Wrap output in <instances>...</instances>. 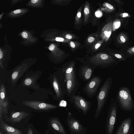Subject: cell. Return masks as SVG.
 <instances>
[{"instance_id": "f35d334b", "label": "cell", "mask_w": 134, "mask_h": 134, "mask_svg": "<svg viewBox=\"0 0 134 134\" xmlns=\"http://www.w3.org/2000/svg\"><path fill=\"white\" fill-rule=\"evenodd\" d=\"M38 1V0H32L31 2L33 3H37Z\"/></svg>"}, {"instance_id": "7c38bea8", "label": "cell", "mask_w": 134, "mask_h": 134, "mask_svg": "<svg viewBox=\"0 0 134 134\" xmlns=\"http://www.w3.org/2000/svg\"><path fill=\"white\" fill-rule=\"evenodd\" d=\"M94 69L88 65L82 63L79 69L78 75L80 79L85 81H88L93 75Z\"/></svg>"}, {"instance_id": "1f68e13d", "label": "cell", "mask_w": 134, "mask_h": 134, "mask_svg": "<svg viewBox=\"0 0 134 134\" xmlns=\"http://www.w3.org/2000/svg\"><path fill=\"white\" fill-rule=\"evenodd\" d=\"M55 47V46L54 44H51L49 47V48L51 51H53Z\"/></svg>"}, {"instance_id": "e0dca14e", "label": "cell", "mask_w": 134, "mask_h": 134, "mask_svg": "<svg viewBox=\"0 0 134 134\" xmlns=\"http://www.w3.org/2000/svg\"><path fill=\"white\" fill-rule=\"evenodd\" d=\"M50 124L53 128L60 134H66L63 126L57 119L55 118L51 119Z\"/></svg>"}, {"instance_id": "484cf974", "label": "cell", "mask_w": 134, "mask_h": 134, "mask_svg": "<svg viewBox=\"0 0 134 134\" xmlns=\"http://www.w3.org/2000/svg\"><path fill=\"white\" fill-rule=\"evenodd\" d=\"M22 35L23 37L24 38H27L28 36L27 33L25 31H24L23 32L22 34Z\"/></svg>"}, {"instance_id": "74e56055", "label": "cell", "mask_w": 134, "mask_h": 134, "mask_svg": "<svg viewBox=\"0 0 134 134\" xmlns=\"http://www.w3.org/2000/svg\"><path fill=\"white\" fill-rule=\"evenodd\" d=\"M3 57V54L2 51H1V49H0V60H1V59Z\"/></svg>"}, {"instance_id": "7402d4cb", "label": "cell", "mask_w": 134, "mask_h": 134, "mask_svg": "<svg viewBox=\"0 0 134 134\" xmlns=\"http://www.w3.org/2000/svg\"><path fill=\"white\" fill-rule=\"evenodd\" d=\"M120 25L121 22L119 20L117 19L115 21L113 24V30L115 31L120 27Z\"/></svg>"}, {"instance_id": "4dcf8cb0", "label": "cell", "mask_w": 134, "mask_h": 134, "mask_svg": "<svg viewBox=\"0 0 134 134\" xmlns=\"http://www.w3.org/2000/svg\"><path fill=\"white\" fill-rule=\"evenodd\" d=\"M84 12L86 14H88L90 12L89 9L87 8H85L84 9Z\"/></svg>"}, {"instance_id": "f1b7e54d", "label": "cell", "mask_w": 134, "mask_h": 134, "mask_svg": "<svg viewBox=\"0 0 134 134\" xmlns=\"http://www.w3.org/2000/svg\"><path fill=\"white\" fill-rule=\"evenodd\" d=\"M94 38L92 37H90L88 39V41L90 43L93 42L94 40Z\"/></svg>"}, {"instance_id": "8fae6325", "label": "cell", "mask_w": 134, "mask_h": 134, "mask_svg": "<svg viewBox=\"0 0 134 134\" xmlns=\"http://www.w3.org/2000/svg\"><path fill=\"white\" fill-rule=\"evenodd\" d=\"M30 65L24 64L19 65L13 71L11 75V81L13 85L29 68Z\"/></svg>"}, {"instance_id": "d590c367", "label": "cell", "mask_w": 134, "mask_h": 134, "mask_svg": "<svg viewBox=\"0 0 134 134\" xmlns=\"http://www.w3.org/2000/svg\"><path fill=\"white\" fill-rule=\"evenodd\" d=\"M70 45L71 47L74 48L75 46V44L74 42L72 41H71L70 42Z\"/></svg>"}, {"instance_id": "cb8c5ba5", "label": "cell", "mask_w": 134, "mask_h": 134, "mask_svg": "<svg viewBox=\"0 0 134 134\" xmlns=\"http://www.w3.org/2000/svg\"><path fill=\"white\" fill-rule=\"evenodd\" d=\"M127 52L130 55L134 54V47L129 48L127 50Z\"/></svg>"}, {"instance_id": "8992f818", "label": "cell", "mask_w": 134, "mask_h": 134, "mask_svg": "<svg viewBox=\"0 0 134 134\" xmlns=\"http://www.w3.org/2000/svg\"><path fill=\"white\" fill-rule=\"evenodd\" d=\"M118 110L117 102L112 100L108 110L106 123V134H113Z\"/></svg>"}, {"instance_id": "30bf717a", "label": "cell", "mask_w": 134, "mask_h": 134, "mask_svg": "<svg viewBox=\"0 0 134 134\" xmlns=\"http://www.w3.org/2000/svg\"><path fill=\"white\" fill-rule=\"evenodd\" d=\"M22 103L36 110H48L55 109L58 107L57 105L35 100L24 101L22 102Z\"/></svg>"}, {"instance_id": "f546056e", "label": "cell", "mask_w": 134, "mask_h": 134, "mask_svg": "<svg viewBox=\"0 0 134 134\" xmlns=\"http://www.w3.org/2000/svg\"><path fill=\"white\" fill-rule=\"evenodd\" d=\"M66 103V101L63 100H62L60 102V103L59 104V106L62 107H65L66 105L64 104V103Z\"/></svg>"}, {"instance_id": "ffe728a7", "label": "cell", "mask_w": 134, "mask_h": 134, "mask_svg": "<svg viewBox=\"0 0 134 134\" xmlns=\"http://www.w3.org/2000/svg\"><path fill=\"white\" fill-rule=\"evenodd\" d=\"M9 107V102L8 98H6L5 102L3 106L0 107V117L1 119L3 114H7L8 113Z\"/></svg>"}, {"instance_id": "ac0fdd59", "label": "cell", "mask_w": 134, "mask_h": 134, "mask_svg": "<svg viewBox=\"0 0 134 134\" xmlns=\"http://www.w3.org/2000/svg\"><path fill=\"white\" fill-rule=\"evenodd\" d=\"M38 76L34 75L32 76L28 77L25 79L23 81V85L25 86H31L36 82Z\"/></svg>"}, {"instance_id": "6da1fadb", "label": "cell", "mask_w": 134, "mask_h": 134, "mask_svg": "<svg viewBox=\"0 0 134 134\" xmlns=\"http://www.w3.org/2000/svg\"><path fill=\"white\" fill-rule=\"evenodd\" d=\"M62 68L64 75L66 84V96L70 98L76 95L79 86L76 63L74 60L70 61L63 65Z\"/></svg>"}, {"instance_id": "836d02e7", "label": "cell", "mask_w": 134, "mask_h": 134, "mask_svg": "<svg viewBox=\"0 0 134 134\" xmlns=\"http://www.w3.org/2000/svg\"><path fill=\"white\" fill-rule=\"evenodd\" d=\"M27 134H33L32 129L30 128H29Z\"/></svg>"}, {"instance_id": "ba28073f", "label": "cell", "mask_w": 134, "mask_h": 134, "mask_svg": "<svg viewBox=\"0 0 134 134\" xmlns=\"http://www.w3.org/2000/svg\"><path fill=\"white\" fill-rule=\"evenodd\" d=\"M102 81V79L99 76H94L83 88V91L88 97L92 98L94 97L97 93Z\"/></svg>"}, {"instance_id": "83f0119b", "label": "cell", "mask_w": 134, "mask_h": 134, "mask_svg": "<svg viewBox=\"0 0 134 134\" xmlns=\"http://www.w3.org/2000/svg\"><path fill=\"white\" fill-rule=\"evenodd\" d=\"M55 40L56 41L59 42H63L64 40L63 38L61 37H57L55 38Z\"/></svg>"}, {"instance_id": "52a82bcc", "label": "cell", "mask_w": 134, "mask_h": 134, "mask_svg": "<svg viewBox=\"0 0 134 134\" xmlns=\"http://www.w3.org/2000/svg\"><path fill=\"white\" fill-rule=\"evenodd\" d=\"M71 103L80 112L86 115L92 106L91 102L79 94L75 95L69 98Z\"/></svg>"}, {"instance_id": "5bb4252c", "label": "cell", "mask_w": 134, "mask_h": 134, "mask_svg": "<svg viewBox=\"0 0 134 134\" xmlns=\"http://www.w3.org/2000/svg\"><path fill=\"white\" fill-rule=\"evenodd\" d=\"M0 121L1 128L7 134H22L20 130L7 125L1 119Z\"/></svg>"}, {"instance_id": "8d00e7d4", "label": "cell", "mask_w": 134, "mask_h": 134, "mask_svg": "<svg viewBox=\"0 0 134 134\" xmlns=\"http://www.w3.org/2000/svg\"><path fill=\"white\" fill-rule=\"evenodd\" d=\"M101 44L100 43H98L95 46V49H97L100 46Z\"/></svg>"}, {"instance_id": "5b68a950", "label": "cell", "mask_w": 134, "mask_h": 134, "mask_svg": "<svg viewBox=\"0 0 134 134\" xmlns=\"http://www.w3.org/2000/svg\"><path fill=\"white\" fill-rule=\"evenodd\" d=\"M52 82L57 99L63 100L66 96L67 88L64 75L62 68L59 69V76L55 75L53 76Z\"/></svg>"}, {"instance_id": "603a6c76", "label": "cell", "mask_w": 134, "mask_h": 134, "mask_svg": "<svg viewBox=\"0 0 134 134\" xmlns=\"http://www.w3.org/2000/svg\"><path fill=\"white\" fill-rule=\"evenodd\" d=\"M104 5L106 7L105 9L107 12H111L115 10V8L114 7L109 3H106Z\"/></svg>"}, {"instance_id": "277c9868", "label": "cell", "mask_w": 134, "mask_h": 134, "mask_svg": "<svg viewBox=\"0 0 134 134\" xmlns=\"http://www.w3.org/2000/svg\"><path fill=\"white\" fill-rule=\"evenodd\" d=\"M116 100L120 108L124 110L129 111L134 108V103L128 87H122L119 89Z\"/></svg>"}, {"instance_id": "d6986e66", "label": "cell", "mask_w": 134, "mask_h": 134, "mask_svg": "<svg viewBox=\"0 0 134 134\" xmlns=\"http://www.w3.org/2000/svg\"><path fill=\"white\" fill-rule=\"evenodd\" d=\"M0 91V107H1L3 106L6 99L5 89L3 83L1 85Z\"/></svg>"}, {"instance_id": "9c48e42d", "label": "cell", "mask_w": 134, "mask_h": 134, "mask_svg": "<svg viewBox=\"0 0 134 134\" xmlns=\"http://www.w3.org/2000/svg\"><path fill=\"white\" fill-rule=\"evenodd\" d=\"M68 128L72 134H85L87 129L71 114L68 115L66 120Z\"/></svg>"}, {"instance_id": "d6a6232c", "label": "cell", "mask_w": 134, "mask_h": 134, "mask_svg": "<svg viewBox=\"0 0 134 134\" xmlns=\"http://www.w3.org/2000/svg\"><path fill=\"white\" fill-rule=\"evenodd\" d=\"M65 38L68 40H70L72 38V36L70 34H67L65 36Z\"/></svg>"}, {"instance_id": "44dd1931", "label": "cell", "mask_w": 134, "mask_h": 134, "mask_svg": "<svg viewBox=\"0 0 134 134\" xmlns=\"http://www.w3.org/2000/svg\"><path fill=\"white\" fill-rule=\"evenodd\" d=\"M127 39V36L124 33H121L119 35L117 41L120 44H123L126 42Z\"/></svg>"}, {"instance_id": "3957f363", "label": "cell", "mask_w": 134, "mask_h": 134, "mask_svg": "<svg viewBox=\"0 0 134 134\" xmlns=\"http://www.w3.org/2000/svg\"><path fill=\"white\" fill-rule=\"evenodd\" d=\"M113 83L111 77L108 78L101 87L97 96V105L95 114L97 119L100 114L106 102Z\"/></svg>"}, {"instance_id": "60d3db41", "label": "cell", "mask_w": 134, "mask_h": 134, "mask_svg": "<svg viewBox=\"0 0 134 134\" xmlns=\"http://www.w3.org/2000/svg\"><path fill=\"white\" fill-rule=\"evenodd\" d=\"M0 134H3L1 131L0 132Z\"/></svg>"}, {"instance_id": "e575fe53", "label": "cell", "mask_w": 134, "mask_h": 134, "mask_svg": "<svg viewBox=\"0 0 134 134\" xmlns=\"http://www.w3.org/2000/svg\"><path fill=\"white\" fill-rule=\"evenodd\" d=\"M21 12V10L19 9H16L13 12L15 14H17L20 13Z\"/></svg>"}, {"instance_id": "2e32d148", "label": "cell", "mask_w": 134, "mask_h": 134, "mask_svg": "<svg viewBox=\"0 0 134 134\" xmlns=\"http://www.w3.org/2000/svg\"><path fill=\"white\" fill-rule=\"evenodd\" d=\"M113 23L111 22L106 24L103 28L101 34L103 39L107 41L110 37L113 30Z\"/></svg>"}, {"instance_id": "4316f807", "label": "cell", "mask_w": 134, "mask_h": 134, "mask_svg": "<svg viewBox=\"0 0 134 134\" xmlns=\"http://www.w3.org/2000/svg\"><path fill=\"white\" fill-rule=\"evenodd\" d=\"M95 15L97 17H100L102 16L101 13L99 11H96L95 12Z\"/></svg>"}, {"instance_id": "4fadbf2b", "label": "cell", "mask_w": 134, "mask_h": 134, "mask_svg": "<svg viewBox=\"0 0 134 134\" xmlns=\"http://www.w3.org/2000/svg\"><path fill=\"white\" fill-rule=\"evenodd\" d=\"M132 121L130 117L123 120L118 127L116 134H131Z\"/></svg>"}, {"instance_id": "7a4b0ae2", "label": "cell", "mask_w": 134, "mask_h": 134, "mask_svg": "<svg viewBox=\"0 0 134 134\" xmlns=\"http://www.w3.org/2000/svg\"><path fill=\"white\" fill-rule=\"evenodd\" d=\"M81 62L88 65L93 69L97 68H106L111 66L112 68L119 62L113 56L105 53L97 55Z\"/></svg>"}, {"instance_id": "d4e9b609", "label": "cell", "mask_w": 134, "mask_h": 134, "mask_svg": "<svg viewBox=\"0 0 134 134\" xmlns=\"http://www.w3.org/2000/svg\"><path fill=\"white\" fill-rule=\"evenodd\" d=\"M120 16H121V17L123 18L128 17L130 16L129 14L126 13H121L120 15Z\"/></svg>"}, {"instance_id": "9a60e30c", "label": "cell", "mask_w": 134, "mask_h": 134, "mask_svg": "<svg viewBox=\"0 0 134 134\" xmlns=\"http://www.w3.org/2000/svg\"><path fill=\"white\" fill-rule=\"evenodd\" d=\"M28 115V113L24 111L12 112L9 117L12 122L16 123L20 122L22 119L26 118Z\"/></svg>"}, {"instance_id": "ab89813d", "label": "cell", "mask_w": 134, "mask_h": 134, "mask_svg": "<svg viewBox=\"0 0 134 134\" xmlns=\"http://www.w3.org/2000/svg\"><path fill=\"white\" fill-rule=\"evenodd\" d=\"M81 13L80 12H78L77 14V16L79 18H80L81 16Z\"/></svg>"}]
</instances>
